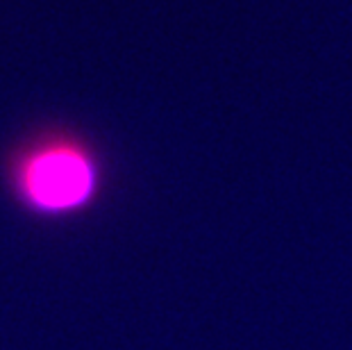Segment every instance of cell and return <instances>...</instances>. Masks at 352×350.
Here are the masks:
<instances>
[{"label":"cell","mask_w":352,"mask_h":350,"mask_svg":"<svg viewBox=\"0 0 352 350\" xmlns=\"http://www.w3.org/2000/svg\"><path fill=\"white\" fill-rule=\"evenodd\" d=\"M14 187L34 212H76L98 191V166L78 141L50 139L16 162Z\"/></svg>","instance_id":"1"}]
</instances>
